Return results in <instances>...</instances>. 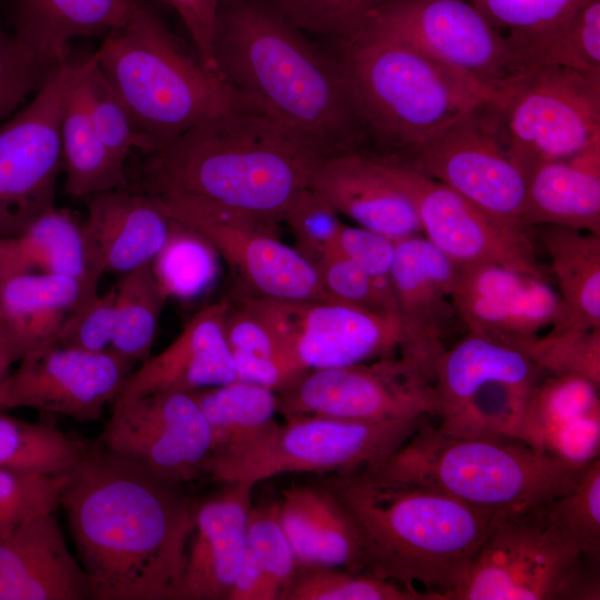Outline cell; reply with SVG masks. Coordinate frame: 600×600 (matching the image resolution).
I'll return each mask as SVG.
<instances>
[{
  "instance_id": "obj_1",
  "label": "cell",
  "mask_w": 600,
  "mask_h": 600,
  "mask_svg": "<svg viewBox=\"0 0 600 600\" xmlns=\"http://www.w3.org/2000/svg\"><path fill=\"white\" fill-rule=\"evenodd\" d=\"M183 484L90 444L60 494L93 600H176L193 530Z\"/></svg>"
},
{
  "instance_id": "obj_2",
  "label": "cell",
  "mask_w": 600,
  "mask_h": 600,
  "mask_svg": "<svg viewBox=\"0 0 600 600\" xmlns=\"http://www.w3.org/2000/svg\"><path fill=\"white\" fill-rule=\"evenodd\" d=\"M212 56L239 108L266 116L333 154L367 152L341 64L271 0H220Z\"/></svg>"
},
{
  "instance_id": "obj_3",
  "label": "cell",
  "mask_w": 600,
  "mask_h": 600,
  "mask_svg": "<svg viewBox=\"0 0 600 600\" xmlns=\"http://www.w3.org/2000/svg\"><path fill=\"white\" fill-rule=\"evenodd\" d=\"M148 156L142 186L149 194L193 196L282 221L334 154L266 116L234 108Z\"/></svg>"
},
{
  "instance_id": "obj_4",
  "label": "cell",
  "mask_w": 600,
  "mask_h": 600,
  "mask_svg": "<svg viewBox=\"0 0 600 600\" xmlns=\"http://www.w3.org/2000/svg\"><path fill=\"white\" fill-rule=\"evenodd\" d=\"M321 484L340 502L360 541L363 571L442 600L466 579L492 514L429 488L368 468L329 474Z\"/></svg>"
},
{
  "instance_id": "obj_5",
  "label": "cell",
  "mask_w": 600,
  "mask_h": 600,
  "mask_svg": "<svg viewBox=\"0 0 600 600\" xmlns=\"http://www.w3.org/2000/svg\"><path fill=\"white\" fill-rule=\"evenodd\" d=\"M363 126L367 154L403 164L500 94L392 39L360 31L331 42Z\"/></svg>"
},
{
  "instance_id": "obj_6",
  "label": "cell",
  "mask_w": 600,
  "mask_h": 600,
  "mask_svg": "<svg viewBox=\"0 0 600 600\" xmlns=\"http://www.w3.org/2000/svg\"><path fill=\"white\" fill-rule=\"evenodd\" d=\"M584 467L564 463L518 439L447 434L426 420L389 457L368 469L386 479L447 493L494 516L526 511L564 494Z\"/></svg>"
},
{
  "instance_id": "obj_7",
  "label": "cell",
  "mask_w": 600,
  "mask_h": 600,
  "mask_svg": "<svg viewBox=\"0 0 600 600\" xmlns=\"http://www.w3.org/2000/svg\"><path fill=\"white\" fill-rule=\"evenodd\" d=\"M154 152L197 124L239 108L220 76L188 53L143 0L92 54Z\"/></svg>"
},
{
  "instance_id": "obj_8",
  "label": "cell",
  "mask_w": 600,
  "mask_h": 600,
  "mask_svg": "<svg viewBox=\"0 0 600 600\" xmlns=\"http://www.w3.org/2000/svg\"><path fill=\"white\" fill-rule=\"evenodd\" d=\"M600 562L534 509L494 514L463 582L442 600H599Z\"/></svg>"
},
{
  "instance_id": "obj_9",
  "label": "cell",
  "mask_w": 600,
  "mask_h": 600,
  "mask_svg": "<svg viewBox=\"0 0 600 600\" xmlns=\"http://www.w3.org/2000/svg\"><path fill=\"white\" fill-rule=\"evenodd\" d=\"M544 374L522 350L469 332L436 362L437 429L460 437L512 438L530 446V397Z\"/></svg>"
},
{
  "instance_id": "obj_10",
  "label": "cell",
  "mask_w": 600,
  "mask_h": 600,
  "mask_svg": "<svg viewBox=\"0 0 600 600\" xmlns=\"http://www.w3.org/2000/svg\"><path fill=\"white\" fill-rule=\"evenodd\" d=\"M426 420L358 422L322 416L290 417L237 453L208 458L202 471L224 483L256 486L282 473L360 470L383 461Z\"/></svg>"
},
{
  "instance_id": "obj_11",
  "label": "cell",
  "mask_w": 600,
  "mask_h": 600,
  "mask_svg": "<svg viewBox=\"0 0 600 600\" xmlns=\"http://www.w3.org/2000/svg\"><path fill=\"white\" fill-rule=\"evenodd\" d=\"M493 127L524 172L600 146V73L531 68L490 106Z\"/></svg>"
},
{
  "instance_id": "obj_12",
  "label": "cell",
  "mask_w": 600,
  "mask_h": 600,
  "mask_svg": "<svg viewBox=\"0 0 600 600\" xmlns=\"http://www.w3.org/2000/svg\"><path fill=\"white\" fill-rule=\"evenodd\" d=\"M174 222L202 237L252 293L287 301H336L316 267L279 239L280 221L187 194L153 196Z\"/></svg>"
},
{
  "instance_id": "obj_13",
  "label": "cell",
  "mask_w": 600,
  "mask_h": 600,
  "mask_svg": "<svg viewBox=\"0 0 600 600\" xmlns=\"http://www.w3.org/2000/svg\"><path fill=\"white\" fill-rule=\"evenodd\" d=\"M360 31L403 43L499 94L524 72L506 38L466 0H391Z\"/></svg>"
},
{
  "instance_id": "obj_14",
  "label": "cell",
  "mask_w": 600,
  "mask_h": 600,
  "mask_svg": "<svg viewBox=\"0 0 600 600\" xmlns=\"http://www.w3.org/2000/svg\"><path fill=\"white\" fill-rule=\"evenodd\" d=\"M277 397L278 413L284 418L322 416L384 422L439 414L432 380L401 356L308 370L279 390Z\"/></svg>"
},
{
  "instance_id": "obj_15",
  "label": "cell",
  "mask_w": 600,
  "mask_h": 600,
  "mask_svg": "<svg viewBox=\"0 0 600 600\" xmlns=\"http://www.w3.org/2000/svg\"><path fill=\"white\" fill-rule=\"evenodd\" d=\"M73 62L56 66L32 99L0 124V238H17L52 209L63 170L60 118Z\"/></svg>"
},
{
  "instance_id": "obj_16",
  "label": "cell",
  "mask_w": 600,
  "mask_h": 600,
  "mask_svg": "<svg viewBox=\"0 0 600 600\" xmlns=\"http://www.w3.org/2000/svg\"><path fill=\"white\" fill-rule=\"evenodd\" d=\"M376 160L410 199L424 238L452 262L501 266L549 281L527 229L487 213L416 170Z\"/></svg>"
},
{
  "instance_id": "obj_17",
  "label": "cell",
  "mask_w": 600,
  "mask_h": 600,
  "mask_svg": "<svg viewBox=\"0 0 600 600\" xmlns=\"http://www.w3.org/2000/svg\"><path fill=\"white\" fill-rule=\"evenodd\" d=\"M492 103L451 124L400 166L446 184L487 213L527 229L522 222L527 177L493 127Z\"/></svg>"
},
{
  "instance_id": "obj_18",
  "label": "cell",
  "mask_w": 600,
  "mask_h": 600,
  "mask_svg": "<svg viewBox=\"0 0 600 600\" xmlns=\"http://www.w3.org/2000/svg\"><path fill=\"white\" fill-rule=\"evenodd\" d=\"M99 442L163 478H199L211 454L209 424L190 392L160 391L116 400Z\"/></svg>"
},
{
  "instance_id": "obj_19",
  "label": "cell",
  "mask_w": 600,
  "mask_h": 600,
  "mask_svg": "<svg viewBox=\"0 0 600 600\" xmlns=\"http://www.w3.org/2000/svg\"><path fill=\"white\" fill-rule=\"evenodd\" d=\"M0 384V409L31 408L98 421L114 402L134 362L112 350L88 351L51 342L27 352Z\"/></svg>"
},
{
  "instance_id": "obj_20",
  "label": "cell",
  "mask_w": 600,
  "mask_h": 600,
  "mask_svg": "<svg viewBox=\"0 0 600 600\" xmlns=\"http://www.w3.org/2000/svg\"><path fill=\"white\" fill-rule=\"evenodd\" d=\"M451 300L468 332L522 351L569 318L549 281L494 264H457Z\"/></svg>"
},
{
  "instance_id": "obj_21",
  "label": "cell",
  "mask_w": 600,
  "mask_h": 600,
  "mask_svg": "<svg viewBox=\"0 0 600 600\" xmlns=\"http://www.w3.org/2000/svg\"><path fill=\"white\" fill-rule=\"evenodd\" d=\"M259 299L306 370L364 363L399 350L397 319L340 302Z\"/></svg>"
},
{
  "instance_id": "obj_22",
  "label": "cell",
  "mask_w": 600,
  "mask_h": 600,
  "mask_svg": "<svg viewBox=\"0 0 600 600\" xmlns=\"http://www.w3.org/2000/svg\"><path fill=\"white\" fill-rule=\"evenodd\" d=\"M457 264L424 237L396 241L390 286L401 332L400 356L414 362L433 382L446 330L456 313L451 293Z\"/></svg>"
},
{
  "instance_id": "obj_23",
  "label": "cell",
  "mask_w": 600,
  "mask_h": 600,
  "mask_svg": "<svg viewBox=\"0 0 600 600\" xmlns=\"http://www.w3.org/2000/svg\"><path fill=\"white\" fill-rule=\"evenodd\" d=\"M79 560L51 513L0 532V600H89Z\"/></svg>"
},
{
  "instance_id": "obj_24",
  "label": "cell",
  "mask_w": 600,
  "mask_h": 600,
  "mask_svg": "<svg viewBox=\"0 0 600 600\" xmlns=\"http://www.w3.org/2000/svg\"><path fill=\"white\" fill-rule=\"evenodd\" d=\"M84 200L83 236L90 270L98 282L106 272L123 274L152 262L171 234L173 221L144 191L119 189Z\"/></svg>"
},
{
  "instance_id": "obj_25",
  "label": "cell",
  "mask_w": 600,
  "mask_h": 600,
  "mask_svg": "<svg viewBox=\"0 0 600 600\" xmlns=\"http://www.w3.org/2000/svg\"><path fill=\"white\" fill-rule=\"evenodd\" d=\"M226 484L224 490L194 506L193 530L176 600L228 599L246 547L254 486Z\"/></svg>"
},
{
  "instance_id": "obj_26",
  "label": "cell",
  "mask_w": 600,
  "mask_h": 600,
  "mask_svg": "<svg viewBox=\"0 0 600 600\" xmlns=\"http://www.w3.org/2000/svg\"><path fill=\"white\" fill-rule=\"evenodd\" d=\"M227 307L228 300L222 299L196 312L164 350L130 373L116 400L160 391L191 392L237 380L224 333Z\"/></svg>"
},
{
  "instance_id": "obj_27",
  "label": "cell",
  "mask_w": 600,
  "mask_h": 600,
  "mask_svg": "<svg viewBox=\"0 0 600 600\" xmlns=\"http://www.w3.org/2000/svg\"><path fill=\"white\" fill-rule=\"evenodd\" d=\"M309 187L361 228L394 241L421 232L410 199L367 153L327 158L314 171Z\"/></svg>"
},
{
  "instance_id": "obj_28",
  "label": "cell",
  "mask_w": 600,
  "mask_h": 600,
  "mask_svg": "<svg viewBox=\"0 0 600 600\" xmlns=\"http://www.w3.org/2000/svg\"><path fill=\"white\" fill-rule=\"evenodd\" d=\"M278 514L298 566L363 571L357 530L340 502L321 483L284 489Z\"/></svg>"
},
{
  "instance_id": "obj_29",
  "label": "cell",
  "mask_w": 600,
  "mask_h": 600,
  "mask_svg": "<svg viewBox=\"0 0 600 600\" xmlns=\"http://www.w3.org/2000/svg\"><path fill=\"white\" fill-rule=\"evenodd\" d=\"M10 30L53 68L68 60L79 37L106 36L122 26L133 0H7Z\"/></svg>"
},
{
  "instance_id": "obj_30",
  "label": "cell",
  "mask_w": 600,
  "mask_h": 600,
  "mask_svg": "<svg viewBox=\"0 0 600 600\" xmlns=\"http://www.w3.org/2000/svg\"><path fill=\"white\" fill-rule=\"evenodd\" d=\"M522 222L527 229L551 224L600 236V146L532 169Z\"/></svg>"
},
{
  "instance_id": "obj_31",
  "label": "cell",
  "mask_w": 600,
  "mask_h": 600,
  "mask_svg": "<svg viewBox=\"0 0 600 600\" xmlns=\"http://www.w3.org/2000/svg\"><path fill=\"white\" fill-rule=\"evenodd\" d=\"M86 299L76 279L47 272L20 273L0 289V331L22 358L53 342L69 313Z\"/></svg>"
},
{
  "instance_id": "obj_32",
  "label": "cell",
  "mask_w": 600,
  "mask_h": 600,
  "mask_svg": "<svg viewBox=\"0 0 600 600\" xmlns=\"http://www.w3.org/2000/svg\"><path fill=\"white\" fill-rule=\"evenodd\" d=\"M227 300L224 333L237 379L278 392L308 371L280 336L258 294Z\"/></svg>"
},
{
  "instance_id": "obj_33",
  "label": "cell",
  "mask_w": 600,
  "mask_h": 600,
  "mask_svg": "<svg viewBox=\"0 0 600 600\" xmlns=\"http://www.w3.org/2000/svg\"><path fill=\"white\" fill-rule=\"evenodd\" d=\"M64 189L73 198L127 189L124 164L107 150L88 113L73 62L60 118Z\"/></svg>"
},
{
  "instance_id": "obj_34",
  "label": "cell",
  "mask_w": 600,
  "mask_h": 600,
  "mask_svg": "<svg viewBox=\"0 0 600 600\" xmlns=\"http://www.w3.org/2000/svg\"><path fill=\"white\" fill-rule=\"evenodd\" d=\"M539 227L569 313L568 321L554 328L600 329V236L562 226Z\"/></svg>"
},
{
  "instance_id": "obj_35",
  "label": "cell",
  "mask_w": 600,
  "mask_h": 600,
  "mask_svg": "<svg viewBox=\"0 0 600 600\" xmlns=\"http://www.w3.org/2000/svg\"><path fill=\"white\" fill-rule=\"evenodd\" d=\"M202 411L212 437L209 458L242 450L277 421V392L242 380L190 392Z\"/></svg>"
},
{
  "instance_id": "obj_36",
  "label": "cell",
  "mask_w": 600,
  "mask_h": 600,
  "mask_svg": "<svg viewBox=\"0 0 600 600\" xmlns=\"http://www.w3.org/2000/svg\"><path fill=\"white\" fill-rule=\"evenodd\" d=\"M297 567L279 521L278 502L252 507L231 597L237 600H283Z\"/></svg>"
},
{
  "instance_id": "obj_37",
  "label": "cell",
  "mask_w": 600,
  "mask_h": 600,
  "mask_svg": "<svg viewBox=\"0 0 600 600\" xmlns=\"http://www.w3.org/2000/svg\"><path fill=\"white\" fill-rule=\"evenodd\" d=\"M588 0H471L506 38L524 71L539 64L554 33Z\"/></svg>"
},
{
  "instance_id": "obj_38",
  "label": "cell",
  "mask_w": 600,
  "mask_h": 600,
  "mask_svg": "<svg viewBox=\"0 0 600 600\" xmlns=\"http://www.w3.org/2000/svg\"><path fill=\"white\" fill-rule=\"evenodd\" d=\"M17 238L33 270L76 279L86 298L98 292L99 282L90 270L82 224L69 211L53 207Z\"/></svg>"
},
{
  "instance_id": "obj_39",
  "label": "cell",
  "mask_w": 600,
  "mask_h": 600,
  "mask_svg": "<svg viewBox=\"0 0 600 600\" xmlns=\"http://www.w3.org/2000/svg\"><path fill=\"white\" fill-rule=\"evenodd\" d=\"M599 387L579 376L544 374L530 397V446L542 451L546 441L599 420Z\"/></svg>"
},
{
  "instance_id": "obj_40",
  "label": "cell",
  "mask_w": 600,
  "mask_h": 600,
  "mask_svg": "<svg viewBox=\"0 0 600 600\" xmlns=\"http://www.w3.org/2000/svg\"><path fill=\"white\" fill-rule=\"evenodd\" d=\"M168 298L152 262L123 273L116 286V329L111 350L134 363L146 361Z\"/></svg>"
},
{
  "instance_id": "obj_41",
  "label": "cell",
  "mask_w": 600,
  "mask_h": 600,
  "mask_svg": "<svg viewBox=\"0 0 600 600\" xmlns=\"http://www.w3.org/2000/svg\"><path fill=\"white\" fill-rule=\"evenodd\" d=\"M90 443L46 423L0 413V466L50 474L68 473Z\"/></svg>"
},
{
  "instance_id": "obj_42",
  "label": "cell",
  "mask_w": 600,
  "mask_h": 600,
  "mask_svg": "<svg viewBox=\"0 0 600 600\" xmlns=\"http://www.w3.org/2000/svg\"><path fill=\"white\" fill-rule=\"evenodd\" d=\"M559 537L588 559L600 562V459L588 463L564 494L533 508Z\"/></svg>"
},
{
  "instance_id": "obj_43",
  "label": "cell",
  "mask_w": 600,
  "mask_h": 600,
  "mask_svg": "<svg viewBox=\"0 0 600 600\" xmlns=\"http://www.w3.org/2000/svg\"><path fill=\"white\" fill-rule=\"evenodd\" d=\"M77 72L94 130L110 154L124 164L132 150L147 156L154 152L152 142L137 128L92 56L77 62Z\"/></svg>"
},
{
  "instance_id": "obj_44",
  "label": "cell",
  "mask_w": 600,
  "mask_h": 600,
  "mask_svg": "<svg viewBox=\"0 0 600 600\" xmlns=\"http://www.w3.org/2000/svg\"><path fill=\"white\" fill-rule=\"evenodd\" d=\"M423 591L364 571L297 567L283 600H421Z\"/></svg>"
},
{
  "instance_id": "obj_45",
  "label": "cell",
  "mask_w": 600,
  "mask_h": 600,
  "mask_svg": "<svg viewBox=\"0 0 600 600\" xmlns=\"http://www.w3.org/2000/svg\"><path fill=\"white\" fill-rule=\"evenodd\" d=\"M216 254L202 237L173 221L171 234L152 267L169 296L191 297L213 280Z\"/></svg>"
},
{
  "instance_id": "obj_46",
  "label": "cell",
  "mask_w": 600,
  "mask_h": 600,
  "mask_svg": "<svg viewBox=\"0 0 600 600\" xmlns=\"http://www.w3.org/2000/svg\"><path fill=\"white\" fill-rule=\"evenodd\" d=\"M327 292L338 302L398 320L389 279H376L337 248L314 264Z\"/></svg>"
},
{
  "instance_id": "obj_47",
  "label": "cell",
  "mask_w": 600,
  "mask_h": 600,
  "mask_svg": "<svg viewBox=\"0 0 600 600\" xmlns=\"http://www.w3.org/2000/svg\"><path fill=\"white\" fill-rule=\"evenodd\" d=\"M547 374H571L600 386V329L551 328L523 350Z\"/></svg>"
},
{
  "instance_id": "obj_48",
  "label": "cell",
  "mask_w": 600,
  "mask_h": 600,
  "mask_svg": "<svg viewBox=\"0 0 600 600\" xmlns=\"http://www.w3.org/2000/svg\"><path fill=\"white\" fill-rule=\"evenodd\" d=\"M67 473L0 466V532L59 508Z\"/></svg>"
},
{
  "instance_id": "obj_49",
  "label": "cell",
  "mask_w": 600,
  "mask_h": 600,
  "mask_svg": "<svg viewBox=\"0 0 600 600\" xmlns=\"http://www.w3.org/2000/svg\"><path fill=\"white\" fill-rule=\"evenodd\" d=\"M307 33L331 42L357 34L368 17L391 0H271Z\"/></svg>"
},
{
  "instance_id": "obj_50",
  "label": "cell",
  "mask_w": 600,
  "mask_h": 600,
  "mask_svg": "<svg viewBox=\"0 0 600 600\" xmlns=\"http://www.w3.org/2000/svg\"><path fill=\"white\" fill-rule=\"evenodd\" d=\"M543 64L600 73V0H588L554 33L541 53Z\"/></svg>"
},
{
  "instance_id": "obj_51",
  "label": "cell",
  "mask_w": 600,
  "mask_h": 600,
  "mask_svg": "<svg viewBox=\"0 0 600 600\" xmlns=\"http://www.w3.org/2000/svg\"><path fill=\"white\" fill-rule=\"evenodd\" d=\"M339 213L310 187L302 190L288 207L282 221L291 229L297 250L313 266L336 248L343 222Z\"/></svg>"
},
{
  "instance_id": "obj_52",
  "label": "cell",
  "mask_w": 600,
  "mask_h": 600,
  "mask_svg": "<svg viewBox=\"0 0 600 600\" xmlns=\"http://www.w3.org/2000/svg\"><path fill=\"white\" fill-rule=\"evenodd\" d=\"M53 68L6 28L0 17V121L36 92Z\"/></svg>"
},
{
  "instance_id": "obj_53",
  "label": "cell",
  "mask_w": 600,
  "mask_h": 600,
  "mask_svg": "<svg viewBox=\"0 0 600 600\" xmlns=\"http://www.w3.org/2000/svg\"><path fill=\"white\" fill-rule=\"evenodd\" d=\"M114 329L116 286L78 303L53 342L88 351L111 350Z\"/></svg>"
},
{
  "instance_id": "obj_54",
  "label": "cell",
  "mask_w": 600,
  "mask_h": 600,
  "mask_svg": "<svg viewBox=\"0 0 600 600\" xmlns=\"http://www.w3.org/2000/svg\"><path fill=\"white\" fill-rule=\"evenodd\" d=\"M336 248L376 279H389L396 241L378 232L342 223Z\"/></svg>"
},
{
  "instance_id": "obj_55",
  "label": "cell",
  "mask_w": 600,
  "mask_h": 600,
  "mask_svg": "<svg viewBox=\"0 0 600 600\" xmlns=\"http://www.w3.org/2000/svg\"><path fill=\"white\" fill-rule=\"evenodd\" d=\"M159 1L179 16L193 42L197 57L208 69L217 72L212 56V37L220 0Z\"/></svg>"
},
{
  "instance_id": "obj_56",
  "label": "cell",
  "mask_w": 600,
  "mask_h": 600,
  "mask_svg": "<svg viewBox=\"0 0 600 600\" xmlns=\"http://www.w3.org/2000/svg\"><path fill=\"white\" fill-rule=\"evenodd\" d=\"M33 271L18 238H0V289L12 277Z\"/></svg>"
},
{
  "instance_id": "obj_57",
  "label": "cell",
  "mask_w": 600,
  "mask_h": 600,
  "mask_svg": "<svg viewBox=\"0 0 600 600\" xmlns=\"http://www.w3.org/2000/svg\"><path fill=\"white\" fill-rule=\"evenodd\" d=\"M21 359L20 353L11 341L0 331V384L10 374L11 366Z\"/></svg>"
}]
</instances>
